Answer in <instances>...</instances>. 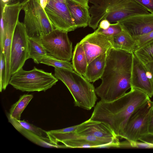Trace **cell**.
<instances>
[{
	"label": "cell",
	"instance_id": "obj_31",
	"mask_svg": "<svg viewBox=\"0 0 153 153\" xmlns=\"http://www.w3.org/2000/svg\"><path fill=\"white\" fill-rule=\"evenodd\" d=\"M128 140L129 143L130 148H153V145L143 142L138 141Z\"/></svg>",
	"mask_w": 153,
	"mask_h": 153
},
{
	"label": "cell",
	"instance_id": "obj_34",
	"mask_svg": "<svg viewBox=\"0 0 153 153\" xmlns=\"http://www.w3.org/2000/svg\"><path fill=\"white\" fill-rule=\"evenodd\" d=\"M149 133L153 134V109L152 110L149 117L148 123Z\"/></svg>",
	"mask_w": 153,
	"mask_h": 153
},
{
	"label": "cell",
	"instance_id": "obj_37",
	"mask_svg": "<svg viewBox=\"0 0 153 153\" xmlns=\"http://www.w3.org/2000/svg\"><path fill=\"white\" fill-rule=\"evenodd\" d=\"M76 3L79 4L83 5L85 7H86L88 8H89V6L88 5V1L87 0H69Z\"/></svg>",
	"mask_w": 153,
	"mask_h": 153
},
{
	"label": "cell",
	"instance_id": "obj_38",
	"mask_svg": "<svg viewBox=\"0 0 153 153\" xmlns=\"http://www.w3.org/2000/svg\"><path fill=\"white\" fill-rule=\"evenodd\" d=\"M48 1V0H40L41 5L44 10L47 4Z\"/></svg>",
	"mask_w": 153,
	"mask_h": 153
},
{
	"label": "cell",
	"instance_id": "obj_30",
	"mask_svg": "<svg viewBox=\"0 0 153 153\" xmlns=\"http://www.w3.org/2000/svg\"><path fill=\"white\" fill-rule=\"evenodd\" d=\"M0 91L1 92L5 75L6 60L4 51L0 50Z\"/></svg>",
	"mask_w": 153,
	"mask_h": 153
},
{
	"label": "cell",
	"instance_id": "obj_25",
	"mask_svg": "<svg viewBox=\"0 0 153 153\" xmlns=\"http://www.w3.org/2000/svg\"><path fill=\"white\" fill-rule=\"evenodd\" d=\"M40 63L53 66L55 68L74 70L72 64L69 62L57 59L48 54L42 58Z\"/></svg>",
	"mask_w": 153,
	"mask_h": 153
},
{
	"label": "cell",
	"instance_id": "obj_29",
	"mask_svg": "<svg viewBox=\"0 0 153 153\" xmlns=\"http://www.w3.org/2000/svg\"><path fill=\"white\" fill-rule=\"evenodd\" d=\"M133 37L137 42L136 50L153 39V30L146 34Z\"/></svg>",
	"mask_w": 153,
	"mask_h": 153
},
{
	"label": "cell",
	"instance_id": "obj_8",
	"mask_svg": "<svg viewBox=\"0 0 153 153\" xmlns=\"http://www.w3.org/2000/svg\"><path fill=\"white\" fill-rule=\"evenodd\" d=\"M44 10L55 29L68 32L77 28L66 0H48Z\"/></svg>",
	"mask_w": 153,
	"mask_h": 153
},
{
	"label": "cell",
	"instance_id": "obj_24",
	"mask_svg": "<svg viewBox=\"0 0 153 153\" xmlns=\"http://www.w3.org/2000/svg\"><path fill=\"white\" fill-rule=\"evenodd\" d=\"M133 53L144 65L153 62V39L136 49Z\"/></svg>",
	"mask_w": 153,
	"mask_h": 153
},
{
	"label": "cell",
	"instance_id": "obj_10",
	"mask_svg": "<svg viewBox=\"0 0 153 153\" xmlns=\"http://www.w3.org/2000/svg\"><path fill=\"white\" fill-rule=\"evenodd\" d=\"M130 0H89L88 26L95 30L100 22L111 13L127 4Z\"/></svg>",
	"mask_w": 153,
	"mask_h": 153
},
{
	"label": "cell",
	"instance_id": "obj_33",
	"mask_svg": "<svg viewBox=\"0 0 153 153\" xmlns=\"http://www.w3.org/2000/svg\"><path fill=\"white\" fill-rule=\"evenodd\" d=\"M139 140L153 145V134L148 133L143 135L140 138Z\"/></svg>",
	"mask_w": 153,
	"mask_h": 153
},
{
	"label": "cell",
	"instance_id": "obj_6",
	"mask_svg": "<svg viewBox=\"0 0 153 153\" xmlns=\"http://www.w3.org/2000/svg\"><path fill=\"white\" fill-rule=\"evenodd\" d=\"M68 32L55 29L41 38L48 54L63 61H70L72 58V42Z\"/></svg>",
	"mask_w": 153,
	"mask_h": 153
},
{
	"label": "cell",
	"instance_id": "obj_32",
	"mask_svg": "<svg viewBox=\"0 0 153 153\" xmlns=\"http://www.w3.org/2000/svg\"><path fill=\"white\" fill-rule=\"evenodd\" d=\"M142 6L150 13H153V0H133Z\"/></svg>",
	"mask_w": 153,
	"mask_h": 153
},
{
	"label": "cell",
	"instance_id": "obj_11",
	"mask_svg": "<svg viewBox=\"0 0 153 153\" xmlns=\"http://www.w3.org/2000/svg\"><path fill=\"white\" fill-rule=\"evenodd\" d=\"M80 42L84 48L88 64L97 56L107 53L113 48L111 36L95 31L85 36Z\"/></svg>",
	"mask_w": 153,
	"mask_h": 153
},
{
	"label": "cell",
	"instance_id": "obj_1",
	"mask_svg": "<svg viewBox=\"0 0 153 153\" xmlns=\"http://www.w3.org/2000/svg\"><path fill=\"white\" fill-rule=\"evenodd\" d=\"M150 100L143 91L131 88L129 91L114 101L98 102L90 119L106 123L117 137L123 138L130 117Z\"/></svg>",
	"mask_w": 153,
	"mask_h": 153
},
{
	"label": "cell",
	"instance_id": "obj_4",
	"mask_svg": "<svg viewBox=\"0 0 153 153\" xmlns=\"http://www.w3.org/2000/svg\"><path fill=\"white\" fill-rule=\"evenodd\" d=\"M58 79L51 73L34 67L30 71L22 68L12 75L9 84L22 91H45L55 85Z\"/></svg>",
	"mask_w": 153,
	"mask_h": 153
},
{
	"label": "cell",
	"instance_id": "obj_22",
	"mask_svg": "<svg viewBox=\"0 0 153 153\" xmlns=\"http://www.w3.org/2000/svg\"><path fill=\"white\" fill-rule=\"evenodd\" d=\"M60 137L62 141L74 139L86 140L97 144L98 146L97 148L99 146L108 144L118 139V138L115 139L97 137L91 135H80L75 132L62 133L60 135Z\"/></svg>",
	"mask_w": 153,
	"mask_h": 153
},
{
	"label": "cell",
	"instance_id": "obj_26",
	"mask_svg": "<svg viewBox=\"0 0 153 153\" xmlns=\"http://www.w3.org/2000/svg\"><path fill=\"white\" fill-rule=\"evenodd\" d=\"M66 148H97L98 146L97 144L81 139H74L65 140L62 143Z\"/></svg>",
	"mask_w": 153,
	"mask_h": 153
},
{
	"label": "cell",
	"instance_id": "obj_17",
	"mask_svg": "<svg viewBox=\"0 0 153 153\" xmlns=\"http://www.w3.org/2000/svg\"><path fill=\"white\" fill-rule=\"evenodd\" d=\"M107 53L101 54L88 64L83 76L90 82L101 79L106 65Z\"/></svg>",
	"mask_w": 153,
	"mask_h": 153
},
{
	"label": "cell",
	"instance_id": "obj_7",
	"mask_svg": "<svg viewBox=\"0 0 153 153\" xmlns=\"http://www.w3.org/2000/svg\"><path fill=\"white\" fill-rule=\"evenodd\" d=\"M29 59L28 37L23 23L19 21L13 34L11 46L10 73L17 71Z\"/></svg>",
	"mask_w": 153,
	"mask_h": 153
},
{
	"label": "cell",
	"instance_id": "obj_12",
	"mask_svg": "<svg viewBox=\"0 0 153 153\" xmlns=\"http://www.w3.org/2000/svg\"><path fill=\"white\" fill-rule=\"evenodd\" d=\"M131 88L137 89L146 93L150 98L153 96V85L147 75L144 65L132 53L130 79Z\"/></svg>",
	"mask_w": 153,
	"mask_h": 153
},
{
	"label": "cell",
	"instance_id": "obj_21",
	"mask_svg": "<svg viewBox=\"0 0 153 153\" xmlns=\"http://www.w3.org/2000/svg\"><path fill=\"white\" fill-rule=\"evenodd\" d=\"M47 54L40 38H28L29 59H32L35 63L39 64Z\"/></svg>",
	"mask_w": 153,
	"mask_h": 153
},
{
	"label": "cell",
	"instance_id": "obj_3",
	"mask_svg": "<svg viewBox=\"0 0 153 153\" xmlns=\"http://www.w3.org/2000/svg\"><path fill=\"white\" fill-rule=\"evenodd\" d=\"M54 75L67 87L75 106L86 110L93 107L97 100L93 85L74 70L55 68Z\"/></svg>",
	"mask_w": 153,
	"mask_h": 153
},
{
	"label": "cell",
	"instance_id": "obj_36",
	"mask_svg": "<svg viewBox=\"0 0 153 153\" xmlns=\"http://www.w3.org/2000/svg\"><path fill=\"white\" fill-rule=\"evenodd\" d=\"M99 24L98 27L103 29H106L109 27L111 23L107 19H104L102 20Z\"/></svg>",
	"mask_w": 153,
	"mask_h": 153
},
{
	"label": "cell",
	"instance_id": "obj_39",
	"mask_svg": "<svg viewBox=\"0 0 153 153\" xmlns=\"http://www.w3.org/2000/svg\"><path fill=\"white\" fill-rule=\"evenodd\" d=\"M18 2L22 3L23 0H10L9 2L7 4H10L17 3Z\"/></svg>",
	"mask_w": 153,
	"mask_h": 153
},
{
	"label": "cell",
	"instance_id": "obj_9",
	"mask_svg": "<svg viewBox=\"0 0 153 153\" xmlns=\"http://www.w3.org/2000/svg\"><path fill=\"white\" fill-rule=\"evenodd\" d=\"M153 107V102L150 100L131 116L125 128L123 138L139 141L141 136L149 133V120Z\"/></svg>",
	"mask_w": 153,
	"mask_h": 153
},
{
	"label": "cell",
	"instance_id": "obj_40",
	"mask_svg": "<svg viewBox=\"0 0 153 153\" xmlns=\"http://www.w3.org/2000/svg\"><path fill=\"white\" fill-rule=\"evenodd\" d=\"M10 0H1V4L4 5L7 4L9 2Z\"/></svg>",
	"mask_w": 153,
	"mask_h": 153
},
{
	"label": "cell",
	"instance_id": "obj_5",
	"mask_svg": "<svg viewBox=\"0 0 153 153\" xmlns=\"http://www.w3.org/2000/svg\"><path fill=\"white\" fill-rule=\"evenodd\" d=\"M24 24L28 38H40L55 28L42 7L40 0H29L24 6Z\"/></svg>",
	"mask_w": 153,
	"mask_h": 153
},
{
	"label": "cell",
	"instance_id": "obj_13",
	"mask_svg": "<svg viewBox=\"0 0 153 153\" xmlns=\"http://www.w3.org/2000/svg\"><path fill=\"white\" fill-rule=\"evenodd\" d=\"M118 22L132 37L139 36L153 30V13L136 15Z\"/></svg>",
	"mask_w": 153,
	"mask_h": 153
},
{
	"label": "cell",
	"instance_id": "obj_20",
	"mask_svg": "<svg viewBox=\"0 0 153 153\" xmlns=\"http://www.w3.org/2000/svg\"><path fill=\"white\" fill-rule=\"evenodd\" d=\"M72 63L74 70L83 76L85 74L88 63L83 46L80 42L76 44L74 48Z\"/></svg>",
	"mask_w": 153,
	"mask_h": 153
},
{
	"label": "cell",
	"instance_id": "obj_19",
	"mask_svg": "<svg viewBox=\"0 0 153 153\" xmlns=\"http://www.w3.org/2000/svg\"><path fill=\"white\" fill-rule=\"evenodd\" d=\"M113 48L133 53L137 47V42L124 29L119 34L111 36Z\"/></svg>",
	"mask_w": 153,
	"mask_h": 153
},
{
	"label": "cell",
	"instance_id": "obj_16",
	"mask_svg": "<svg viewBox=\"0 0 153 153\" xmlns=\"http://www.w3.org/2000/svg\"><path fill=\"white\" fill-rule=\"evenodd\" d=\"M66 3L77 28H84L88 25L89 8L69 0H66Z\"/></svg>",
	"mask_w": 153,
	"mask_h": 153
},
{
	"label": "cell",
	"instance_id": "obj_27",
	"mask_svg": "<svg viewBox=\"0 0 153 153\" xmlns=\"http://www.w3.org/2000/svg\"><path fill=\"white\" fill-rule=\"evenodd\" d=\"M16 122L23 128L29 130L34 134L44 138L50 140L47 134V131L30 124L24 120H17L14 119Z\"/></svg>",
	"mask_w": 153,
	"mask_h": 153
},
{
	"label": "cell",
	"instance_id": "obj_15",
	"mask_svg": "<svg viewBox=\"0 0 153 153\" xmlns=\"http://www.w3.org/2000/svg\"><path fill=\"white\" fill-rule=\"evenodd\" d=\"M150 13L145 7L133 0H130L123 7L108 15L105 19L110 23L120 22L134 15Z\"/></svg>",
	"mask_w": 153,
	"mask_h": 153
},
{
	"label": "cell",
	"instance_id": "obj_14",
	"mask_svg": "<svg viewBox=\"0 0 153 153\" xmlns=\"http://www.w3.org/2000/svg\"><path fill=\"white\" fill-rule=\"evenodd\" d=\"M82 135H91L97 137L115 139L118 137L109 126L101 122L91 120L90 118L75 132Z\"/></svg>",
	"mask_w": 153,
	"mask_h": 153
},
{
	"label": "cell",
	"instance_id": "obj_28",
	"mask_svg": "<svg viewBox=\"0 0 153 153\" xmlns=\"http://www.w3.org/2000/svg\"><path fill=\"white\" fill-rule=\"evenodd\" d=\"M122 30L121 25L118 22L111 24L107 29H103L98 27L95 31L108 36H112L120 33Z\"/></svg>",
	"mask_w": 153,
	"mask_h": 153
},
{
	"label": "cell",
	"instance_id": "obj_35",
	"mask_svg": "<svg viewBox=\"0 0 153 153\" xmlns=\"http://www.w3.org/2000/svg\"><path fill=\"white\" fill-rule=\"evenodd\" d=\"M146 70L151 75V81L153 85V62H149L144 65Z\"/></svg>",
	"mask_w": 153,
	"mask_h": 153
},
{
	"label": "cell",
	"instance_id": "obj_23",
	"mask_svg": "<svg viewBox=\"0 0 153 153\" xmlns=\"http://www.w3.org/2000/svg\"><path fill=\"white\" fill-rule=\"evenodd\" d=\"M33 98L31 94H25L21 96L18 100L11 107L8 115L11 118L20 120L22 113Z\"/></svg>",
	"mask_w": 153,
	"mask_h": 153
},
{
	"label": "cell",
	"instance_id": "obj_2",
	"mask_svg": "<svg viewBox=\"0 0 153 153\" xmlns=\"http://www.w3.org/2000/svg\"><path fill=\"white\" fill-rule=\"evenodd\" d=\"M132 63V53L114 48L108 51L101 83L95 88L101 101H114L131 88Z\"/></svg>",
	"mask_w": 153,
	"mask_h": 153
},
{
	"label": "cell",
	"instance_id": "obj_18",
	"mask_svg": "<svg viewBox=\"0 0 153 153\" xmlns=\"http://www.w3.org/2000/svg\"><path fill=\"white\" fill-rule=\"evenodd\" d=\"M8 121L14 127L27 138L34 143L44 147L57 148H65V146L63 145H56L52 143L50 140L41 137L21 126L15 121L14 119L10 117L8 115Z\"/></svg>",
	"mask_w": 153,
	"mask_h": 153
},
{
	"label": "cell",
	"instance_id": "obj_41",
	"mask_svg": "<svg viewBox=\"0 0 153 153\" xmlns=\"http://www.w3.org/2000/svg\"><path fill=\"white\" fill-rule=\"evenodd\" d=\"M87 0V1H89V0Z\"/></svg>",
	"mask_w": 153,
	"mask_h": 153
}]
</instances>
